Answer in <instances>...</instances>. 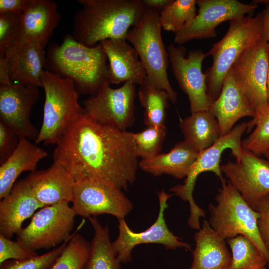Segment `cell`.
<instances>
[{
    "label": "cell",
    "mask_w": 269,
    "mask_h": 269,
    "mask_svg": "<svg viewBox=\"0 0 269 269\" xmlns=\"http://www.w3.org/2000/svg\"><path fill=\"white\" fill-rule=\"evenodd\" d=\"M179 127L184 140L199 153L220 137L218 121L208 110L191 113L180 120Z\"/></svg>",
    "instance_id": "cell-27"
},
{
    "label": "cell",
    "mask_w": 269,
    "mask_h": 269,
    "mask_svg": "<svg viewBox=\"0 0 269 269\" xmlns=\"http://www.w3.org/2000/svg\"><path fill=\"white\" fill-rule=\"evenodd\" d=\"M251 134L242 140V147L259 156L269 150V106L258 117L248 122L246 132Z\"/></svg>",
    "instance_id": "cell-33"
},
{
    "label": "cell",
    "mask_w": 269,
    "mask_h": 269,
    "mask_svg": "<svg viewBox=\"0 0 269 269\" xmlns=\"http://www.w3.org/2000/svg\"><path fill=\"white\" fill-rule=\"evenodd\" d=\"M20 138L7 125L0 120V164H3L13 153Z\"/></svg>",
    "instance_id": "cell-38"
},
{
    "label": "cell",
    "mask_w": 269,
    "mask_h": 269,
    "mask_svg": "<svg viewBox=\"0 0 269 269\" xmlns=\"http://www.w3.org/2000/svg\"><path fill=\"white\" fill-rule=\"evenodd\" d=\"M215 197L216 204L208 205L209 223L223 239L243 235L252 241L266 258L269 267V252L260 238L257 225L258 213L244 200L239 192L224 178Z\"/></svg>",
    "instance_id": "cell-6"
},
{
    "label": "cell",
    "mask_w": 269,
    "mask_h": 269,
    "mask_svg": "<svg viewBox=\"0 0 269 269\" xmlns=\"http://www.w3.org/2000/svg\"><path fill=\"white\" fill-rule=\"evenodd\" d=\"M125 39L101 41L109 62V83L130 82L140 85L147 77L146 71L134 48Z\"/></svg>",
    "instance_id": "cell-21"
},
{
    "label": "cell",
    "mask_w": 269,
    "mask_h": 269,
    "mask_svg": "<svg viewBox=\"0 0 269 269\" xmlns=\"http://www.w3.org/2000/svg\"><path fill=\"white\" fill-rule=\"evenodd\" d=\"M198 154L184 140L177 143L167 153L141 159L139 167L154 176L167 174L181 179L187 176Z\"/></svg>",
    "instance_id": "cell-26"
},
{
    "label": "cell",
    "mask_w": 269,
    "mask_h": 269,
    "mask_svg": "<svg viewBox=\"0 0 269 269\" xmlns=\"http://www.w3.org/2000/svg\"><path fill=\"white\" fill-rule=\"evenodd\" d=\"M268 46H269V43H268Z\"/></svg>",
    "instance_id": "cell-47"
},
{
    "label": "cell",
    "mask_w": 269,
    "mask_h": 269,
    "mask_svg": "<svg viewBox=\"0 0 269 269\" xmlns=\"http://www.w3.org/2000/svg\"><path fill=\"white\" fill-rule=\"evenodd\" d=\"M13 82L42 87L41 78L46 66L44 48L31 39H18L7 50L5 56Z\"/></svg>",
    "instance_id": "cell-18"
},
{
    "label": "cell",
    "mask_w": 269,
    "mask_h": 269,
    "mask_svg": "<svg viewBox=\"0 0 269 269\" xmlns=\"http://www.w3.org/2000/svg\"><path fill=\"white\" fill-rule=\"evenodd\" d=\"M56 145L54 163L75 181L93 178L126 190L135 180L139 162L133 132L99 123L84 112Z\"/></svg>",
    "instance_id": "cell-1"
},
{
    "label": "cell",
    "mask_w": 269,
    "mask_h": 269,
    "mask_svg": "<svg viewBox=\"0 0 269 269\" xmlns=\"http://www.w3.org/2000/svg\"><path fill=\"white\" fill-rule=\"evenodd\" d=\"M60 18L54 1L27 0L21 15L19 38L35 40L45 48Z\"/></svg>",
    "instance_id": "cell-23"
},
{
    "label": "cell",
    "mask_w": 269,
    "mask_h": 269,
    "mask_svg": "<svg viewBox=\"0 0 269 269\" xmlns=\"http://www.w3.org/2000/svg\"><path fill=\"white\" fill-rule=\"evenodd\" d=\"M196 0H173L159 13L162 27L176 34L196 16Z\"/></svg>",
    "instance_id": "cell-31"
},
{
    "label": "cell",
    "mask_w": 269,
    "mask_h": 269,
    "mask_svg": "<svg viewBox=\"0 0 269 269\" xmlns=\"http://www.w3.org/2000/svg\"><path fill=\"white\" fill-rule=\"evenodd\" d=\"M173 75L181 89L187 95L191 113L207 110L211 104L208 93L206 75L202 70L207 56L201 49L189 51L182 45L170 44L167 47Z\"/></svg>",
    "instance_id": "cell-15"
},
{
    "label": "cell",
    "mask_w": 269,
    "mask_h": 269,
    "mask_svg": "<svg viewBox=\"0 0 269 269\" xmlns=\"http://www.w3.org/2000/svg\"><path fill=\"white\" fill-rule=\"evenodd\" d=\"M172 195L166 193L163 189L158 192L159 209L157 218L154 223L144 231L134 232L129 228L125 219L118 220V236L112 242V245L117 258L121 263L130 262L133 249L139 244H159L167 249L184 248L192 250L191 245L175 236L166 224L164 211L168 207L167 201Z\"/></svg>",
    "instance_id": "cell-13"
},
{
    "label": "cell",
    "mask_w": 269,
    "mask_h": 269,
    "mask_svg": "<svg viewBox=\"0 0 269 269\" xmlns=\"http://www.w3.org/2000/svg\"><path fill=\"white\" fill-rule=\"evenodd\" d=\"M208 110L218 121L220 137L229 133L241 118L255 116V111L240 87L232 67L224 78L219 96L211 103Z\"/></svg>",
    "instance_id": "cell-20"
},
{
    "label": "cell",
    "mask_w": 269,
    "mask_h": 269,
    "mask_svg": "<svg viewBox=\"0 0 269 269\" xmlns=\"http://www.w3.org/2000/svg\"><path fill=\"white\" fill-rule=\"evenodd\" d=\"M137 95L144 108V122L147 126L165 125L167 109L169 106L168 93L154 86L147 77L139 85Z\"/></svg>",
    "instance_id": "cell-29"
},
{
    "label": "cell",
    "mask_w": 269,
    "mask_h": 269,
    "mask_svg": "<svg viewBox=\"0 0 269 269\" xmlns=\"http://www.w3.org/2000/svg\"><path fill=\"white\" fill-rule=\"evenodd\" d=\"M13 82L10 78V67L6 57H0V85H9Z\"/></svg>",
    "instance_id": "cell-41"
},
{
    "label": "cell",
    "mask_w": 269,
    "mask_h": 269,
    "mask_svg": "<svg viewBox=\"0 0 269 269\" xmlns=\"http://www.w3.org/2000/svg\"><path fill=\"white\" fill-rule=\"evenodd\" d=\"M37 199L45 206L72 202L74 179L62 166L53 164L31 172L26 178Z\"/></svg>",
    "instance_id": "cell-22"
},
{
    "label": "cell",
    "mask_w": 269,
    "mask_h": 269,
    "mask_svg": "<svg viewBox=\"0 0 269 269\" xmlns=\"http://www.w3.org/2000/svg\"><path fill=\"white\" fill-rule=\"evenodd\" d=\"M72 203L77 215L88 218L107 214L125 219L133 207L122 190L93 178L75 181Z\"/></svg>",
    "instance_id": "cell-11"
},
{
    "label": "cell",
    "mask_w": 269,
    "mask_h": 269,
    "mask_svg": "<svg viewBox=\"0 0 269 269\" xmlns=\"http://www.w3.org/2000/svg\"><path fill=\"white\" fill-rule=\"evenodd\" d=\"M263 38L261 12L229 21L225 35L207 53L213 58L212 66L205 73L211 103L219 96L224 78L235 61Z\"/></svg>",
    "instance_id": "cell-4"
},
{
    "label": "cell",
    "mask_w": 269,
    "mask_h": 269,
    "mask_svg": "<svg viewBox=\"0 0 269 269\" xmlns=\"http://www.w3.org/2000/svg\"><path fill=\"white\" fill-rule=\"evenodd\" d=\"M195 248L189 269H229L232 255L222 239L204 220L194 235Z\"/></svg>",
    "instance_id": "cell-24"
},
{
    "label": "cell",
    "mask_w": 269,
    "mask_h": 269,
    "mask_svg": "<svg viewBox=\"0 0 269 269\" xmlns=\"http://www.w3.org/2000/svg\"><path fill=\"white\" fill-rule=\"evenodd\" d=\"M265 6V9L261 12L262 17L263 38L269 43V4Z\"/></svg>",
    "instance_id": "cell-42"
},
{
    "label": "cell",
    "mask_w": 269,
    "mask_h": 269,
    "mask_svg": "<svg viewBox=\"0 0 269 269\" xmlns=\"http://www.w3.org/2000/svg\"><path fill=\"white\" fill-rule=\"evenodd\" d=\"M269 63L268 43L262 39L244 52L232 68L256 118L268 107L267 82Z\"/></svg>",
    "instance_id": "cell-14"
},
{
    "label": "cell",
    "mask_w": 269,
    "mask_h": 269,
    "mask_svg": "<svg viewBox=\"0 0 269 269\" xmlns=\"http://www.w3.org/2000/svg\"><path fill=\"white\" fill-rule=\"evenodd\" d=\"M268 269H269V267H268Z\"/></svg>",
    "instance_id": "cell-48"
},
{
    "label": "cell",
    "mask_w": 269,
    "mask_h": 269,
    "mask_svg": "<svg viewBox=\"0 0 269 269\" xmlns=\"http://www.w3.org/2000/svg\"><path fill=\"white\" fill-rule=\"evenodd\" d=\"M76 214L69 203L45 206L31 217L29 224L16 235L17 241L35 251L63 243L72 235Z\"/></svg>",
    "instance_id": "cell-9"
},
{
    "label": "cell",
    "mask_w": 269,
    "mask_h": 269,
    "mask_svg": "<svg viewBox=\"0 0 269 269\" xmlns=\"http://www.w3.org/2000/svg\"><path fill=\"white\" fill-rule=\"evenodd\" d=\"M256 211L259 214L257 220L259 233L265 248L269 252V194L260 200Z\"/></svg>",
    "instance_id": "cell-39"
},
{
    "label": "cell",
    "mask_w": 269,
    "mask_h": 269,
    "mask_svg": "<svg viewBox=\"0 0 269 269\" xmlns=\"http://www.w3.org/2000/svg\"><path fill=\"white\" fill-rule=\"evenodd\" d=\"M107 61L100 43L87 46L68 34L61 44L52 43L49 46L46 66L47 70L71 79L79 93L91 96L96 95L104 83H109Z\"/></svg>",
    "instance_id": "cell-3"
},
{
    "label": "cell",
    "mask_w": 269,
    "mask_h": 269,
    "mask_svg": "<svg viewBox=\"0 0 269 269\" xmlns=\"http://www.w3.org/2000/svg\"><path fill=\"white\" fill-rule=\"evenodd\" d=\"M247 124L248 122H243L234 126L213 145L199 153L184 183L169 189L183 201L188 202L190 215L188 224L191 228L199 229L200 218L205 217L206 215L204 210L196 204L193 197L198 176L203 172L209 171L215 173L220 180L223 178L220 165L221 155L224 150L229 149L236 161L240 159L243 150L241 138L247 130Z\"/></svg>",
    "instance_id": "cell-8"
},
{
    "label": "cell",
    "mask_w": 269,
    "mask_h": 269,
    "mask_svg": "<svg viewBox=\"0 0 269 269\" xmlns=\"http://www.w3.org/2000/svg\"><path fill=\"white\" fill-rule=\"evenodd\" d=\"M22 13H0V57L19 38Z\"/></svg>",
    "instance_id": "cell-36"
},
{
    "label": "cell",
    "mask_w": 269,
    "mask_h": 269,
    "mask_svg": "<svg viewBox=\"0 0 269 269\" xmlns=\"http://www.w3.org/2000/svg\"><path fill=\"white\" fill-rule=\"evenodd\" d=\"M41 81L45 93L43 116L34 143L56 145L69 125L85 111L71 79L46 70Z\"/></svg>",
    "instance_id": "cell-5"
},
{
    "label": "cell",
    "mask_w": 269,
    "mask_h": 269,
    "mask_svg": "<svg viewBox=\"0 0 269 269\" xmlns=\"http://www.w3.org/2000/svg\"><path fill=\"white\" fill-rule=\"evenodd\" d=\"M88 220L94 230L88 259L83 269H122L111 242L109 229L95 217Z\"/></svg>",
    "instance_id": "cell-28"
},
{
    "label": "cell",
    "mask_w": 269,
    "mask_h": 269,
    "mask_svg": "<svg viewBox=\"0 0 269 269\" xmlns=\"http://www.w3.org/2000/svg\"><path fill=\"white\" fill-rule=\"evenodd\" d=\"M74 232L63 251L50 269H83L88 259L91 243Z\"/></svg>",
    "instance_id": "cell-32"
},
{
    "label": "cell",
    "mask_w": 269,
    "mask_h": 269,
    "mask_svg": "<svg viewBox=\"0 0 269 269\" xmlns=\"http://www.w3.org/2000/svg\"><path fill=\"white\" fill-rule=\"evenodd\" d=\"M252 2L253 3L256 4L257 5L258 4L267 5V4H269V0H254Z\"/></svg>",
    "instance_id": "cell-44"
},
{
    "label": "cell",
    "mask_w": 269,
    "mask_h": 269,
    "mask_svg": "<svg viewBox=\"0 0 269 269\" xmlns=\"http://www.w3.org/2000/svg\"><path fill=\"white\" fill-rule=\"evenodd\" d=\"M167 133L165 125L147 126L138 133H133L136 153L141 159H148L160 153Z\"/></svg>",
    "instance_id": "cell-34"
},
{
    "label": "cell",
    "mask_w": 269,
    "mask_h": 269,
    "mask_svg": "<svg viewBox=\"0 0 269 269\" xmlns=\"http://www.w3.org/2000/svg\"><path fill=\"white\" fill-rule=\"evenodd\" d=\"M48 153L27 138H20L16 149L0 166V200L8 196L23 172L36 170L37 165Z\"/></svg>",
    "instance_id": "cell-25"
},
{
    "label": "cell",
    "mask_w": 269,
    "mask_h": 269,
    "mask_svg": "<svg viewBox=\"0 0 269 269\" xmlns=\"http://www.w3.org/2000/svg\"><path fill=\"white\" fill-rule=\"evenodd\" d=\"M72 236L60 246L45 254L24 260H7L0 264V269H50L62 253Z\"/></svg>",
    "instance_id": "cell-35"
},
{
    "label": "cell",
    "mask_w": 269,
    "mask_h": 269,
    "mask_svg": "<svg viewBox=\"0 0 269 269\" xmlns=\"http://www.w3.org/2000/svg\"><path fill=\"white\" fill-rule=\"evenodd\" d=\"M264 156L267 158V161L269 162V150L267 151L264 154Z\"/></svg>",
    "instance_id": "cell-46"
},
{
    "label": "cell",
    "mask_w": 269,
    "mask_h": 269,
    "mask_svg": "<svg viewBox=\"0 0 269 269\" xmlns=\"http://www.w3.org/2000/svg\"><path fill=\"white\" fill-rule=\"evenodd\" d=\"M231 250L229 269H266V257L248 238L238 235L226 240Z\"/></svg>",
    "instance_id": "cell-30"
},
{
    "label": "cell",
    "mask_w": 269,
    "mask_h": 269,
    "mask_svg": "<svg viewBox=\"0 0 269 269\" xmlns=\"http://www.w3.org/2000/svg\"><path fill=\"white\" fill-rule=\"evenodd\" d=\"M243 149V148H242ZM222 174L256 211L260 200L269 194V162L243 149L240 159L220 165Z\"/></svg>",
    "instance_id": "cell-16"
},
{
    "label": "cell",
    "mask_w": 269,
    "mask_h": 269,
    "mask_svg": "<svg viewBox=\"0 0 269 269\" xmlns=\"http://www.w3.org/2000/svg\"><path fill=\"white\" fill-rule=\"evenodd\" d=\"M267 93L268 106H269V63L268 79H267Z\"/></svg>",
    "instance_id": "cell-45"
},
{
    "label": "cell",
    "mask_w": 269,
    "mask_h": 269,
    "mask_svg": "<svg viewBox=\"0 0 269 269\" xmlns=\"http://www.w3.org/2000/svg\"><path fill=\"white\" fill-rule=\"evenodd\" d=\"M37 255L35 251L24 247L18 241L0 234V264L9 260H24Z\"/></svg>",
    "instance_id": "cell-37"
},
{
    "label": "cell",
    "mask_w": 269,
    "mask_h": 269,
    "mask_svg": "<svg viewBox=\"0 0 269 269\" xmlns=\"http://www.w3.org/2000/svg\"><path fill=\"white\" fill-rule=\"evenodd\" d=\"M44 206L26 178L16 182L9 194L0 202V234L10 239L22 228L25 220Z\"/></svg>",
    "instance_id": "cell-19"
},
{
    "label": "cell",
    "mask_w": 269,
    "mask_h": 269,
    "mask_svg": "<svg viewBox=\"0 0 269 269\" xmlns=\"http://www.w3.org/2000/svg\"><path fill=\"white\" fill-rule=\"evenodd\" d=\"M110 85L104 83L96 95L83 101V107L96 122L126 131L135 121L136 85L127 82L116 89Z\"/></svg>",
    "instance_id": "cell-10"
},
{
    "label": "cell",
    "mask_w": 269,
    "mask_h": 269,
    "mask_svg": "<svg viewBox=\"0 0 269 269\" xmlns=\"http://www.w3.org/2000/svg\"><path fill=\"white\" fill-rule=\"evenodd\" d=\"M38 87L12 82L0 85V120L11 128L20 138L34 142L39 133L30 116L39 98Z\"/></svg>",
    "instance_id": "cell-17"
},
{
    "label": "cell",
    "mask_w": 269,
    "mask_h": 269,
    "mask_svg": "<svg viewBox=\"0 0 269 269\" xmlns=\"http://www.w3.org/2000/svg\"><path fill=\"white\" fill-rule=\"evenodd\" d=\"M173 0H142L144 5L147 8H151L156 10H162Z\"/></svg>",
    "instance_id": "cell-43"
},
{
    "label": "cell",
    "mask_w": 269,
    "mask_h": 269,
    "mask_svg": "<svg viewBox=\"0 0 269 269\" xmlns=\"http://www.w3.org/2000/svg\"><path fill=\"white\" fill-rule=\"evenodd\" d=\"M27 0H0V13H22Z\"/></svg>",
    "instance_id": "cell-40"
},
{
    "label": "cell",
    "mask_w": 269,
    "mask_h": 269,
    "mask_svg": "<svg viewBox=\"0 0 269 269\" xmlns=\"http://www.w3.org/2000/svg\"><path fill=\"white\" fill-rule=\"evenodd\" d=\"M159 13L155 9L147 8L139 21L128 31L126 40L137 51L151 83L166 91L171 102L175 103L177 93L167 75L169 60L162 38Z\"/></svg>",
    "instance_id": "cell-7"
},
{
    "label": "cell",
    "mask_w": 269,
    "mask_h": 269,
    "mask_svg": "<svg viewBox=\"0 0 269 269\" xmlns=\"http://www.w3.org/2000/svg\"><path fill=\"white\" fill-rule=\"evenodd\" d=\"M81 8L75 13L72 37L92 47L106 39H125L131 27L147 8L142 0H78Z\"/></svg>",
    "instance_id": "cell-2"
},
{
    "label": "cell",
    "mask_w": 269,
    "mask_h": 269,
    "mask_svg": "<svg viewBox=\"0 0 269 269\" xmlns=\"http://www.w3.org/2000/svg\"><path fill=\"white\" fill-rule=\"evenodd\" d=\"M196 4L199 9L195 17L174 35V42L179 45L194 39L216 37L217 26L252 14L258 5L237 0H197Z\"/></svg>",
    "instance_id": "cell-12"
}]
</instances>
